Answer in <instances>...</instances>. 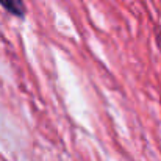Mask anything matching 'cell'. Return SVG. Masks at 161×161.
<instances>
[{
	"label": "cell",
	"instance_id": "obj_1",
	"mask_svg": "<svg viewBox=\"0 0 161 161\" xmlns=\"http://www.w3.org/2000/svg\"><path fill=\"white\" fill-rule=\"evenodd\" d=\"M0 5L9 11L11 14L17 16V17H24L25 16V5L24 0H0Z\"/></svg>",
	"mask_w": 161,
	"mask_h": 161
}]
</instances>
